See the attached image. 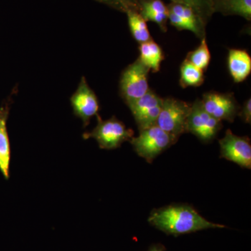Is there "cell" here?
I'll return each mask as SVG.
<instances>
[{
    "instance_id": "cell-1",
    "label": "cell",
    "mask_w": 251,
    "mask_h": 251,
    "mask_svg": "<svg viewBox=\"0 0 251 251\" xmlns=\"http://www.w3.org/2000/svg\"><path fill=\"white\" fill-rule=\"evenodd\" d=\"M150 225L167 235L178 237L208 229L226 228L201 216L187 204H175L153 209L148 218Z\"/></svg>"
},
{
    "instance_id": "cell-2",
    "label": "cell",
    "mask_w": 251,
    "mask_h": 251,
    "mask_svg": "<svg viewBox=\"0 0 251 251\" xmlns=\"http://www.w3.org/2000/svg\"><path fill=\"white\" fill-rule=\"evenodd\" d=\"M178 138L167 133L157 125L140 130L130 143L137 154L151 163L158 155L175 145Z\"/></svg>"
},
{
    "instance_id": "cell-3",
    "label": "cell",
    "mask_w": 251,
    "mask_h": 251,
    "mask_svg": "<svg viewBox=\"0 0 251 251\" xmlns=\"http://www.w3.org/2000/svg\"><path fill=\"white\" fill-rule=\"evenodd\" d=\"M97 122V126L92 131L84 133L82 137L85 140L93 138L98 143L100 149L115 150L134 137V131L127 128L123 122L115 117L103 120L98 115Z\"/></svg>"
},
{
    "instance_id": "cell-4",
    "label": "cell",
    "mask_w": 251,
    "mask_h": 251,
    "mask_svg": "<svg viewBox=\"0 0 251 251\" xmlns=\"http://www.w3.org/2000/svg\"><path fill=\"white\" fill-rule=\"evenodd\" d=\"M191 108V104L184 100L173 97L163 99L156 125L179 139L181 135L186 133V123Z\"/></svg>"
},
{
    "instance_id": "cell-5",
    "label": "cell",
    "mask_w": 251,
    "mask_h": 251,
    "mask_svg": "<svg viewBox=\"0 0 251 251\" xmlns=\"http://www.w3.org/2000/svg\"><path fill=\"white\" fill-rule=\"evenodd\" d=\"M150 69L139 58L126 68L120 80V92L126 105L145 95L149 90L148 76Z\"/></svg>"
},
{
    "instance_id": "cell-6",
    "label": "cell",
    "mask_w": 251,
    "mask_h": 251,
    "mask_svg": "<svg viewBox=\"0 0 251 251\" xmlns=\"http://www.w3.org/2000/svg\"><path fill=\"white\" fill-rule=\"evenodd\" d=\"M222 127V122L204 110L201 100L197 99L191 105L186 123V133H192L202 142L209 143L216 138Z\"/></svg>"
},
{
    "instance_id": "cell-7",
    "label": "cell",
    "mask_w": 251,
    "mask_h": 251,
    "mask_svg": "<svg viewBox=\"0 0 251 251\" xmlns=\"http://www.w3.org/2000/svg\"><path fill=\"white\" fill-rule=\"evenodd\" d=\"M70 102L74 115L82 120L84 128L90 125L92 117L99 115V99L85 77H81L76 90L71 97Z\"/></svg>"
},
{
    "instance_id": "cell-8",
    "label": "cell",
    "mask_w": 251,
    "mask_h": 251,
    "mask_svg": "<svg viewBox=\"0 0 251 251\" xmlns=\"http://www.w3.org/2000/svg\"><path fill=\"white\" fill-rule=\"evenodd\" d=\"M221 157L243 168H251V144L248 137L238 136L227 130L219 140Z\"/></svg>"
},
{
    "instance_id": "cell-9",
    "label": "cell",
    "mask_w": 251,
    "mask_h": 251,
    "mask_svg": "<svg viewBox=\"0 0 251 251\" xmlns=\"http://www.w3.org/2000/svg\"><path fill=\"white\" fill-rule=\"evenodd\" d=\"M163 99L150 90L145 95L128 105L139 130L156 125Z\"/></svg>"
},
{
    "instance_id": "cell-10",
    "label": "cell",
    "mask_w": 251,
    "mask_h": 251,
    "mask_svg": "<svg viewBox=\"0 0 251 251\" xmlns=\"http://www.w3.org/2000/svg\"><path fill=\"white\" fill-rule=\"evenodd\" d=\"M203 107L209 115L222 122H233L239 114L240 107L232 94L207 92L201 100Z\"/></svg>"
},
{
    "instance_id": "cell-11",
    "label": "cell",
    "mask_w": 251,
    "mask_h": 251,
    "mask_svg": "<svg viewBox=\"0 0 251 251\" xmlns=\"http://www.w3.org/2000/svg\"><path fill=\"white\" fill-rule=\"evenodd\" d=\"M168 21L178 30L192 31L198 37H205L206 23L197 13L185 5L171 2L167 5Z\"/></svg>"
},
{
    "instance_id": "cell-12",
    "label": "cell",
    "mask_w": 251,
    "mask_h": 251,
    "mask_svg": "<svg viewBox=\"0 0 251 251\" xmlns=\"http://www.w3.org/2000/svg\"><path fill=\"white\" fill-rule=\"evenodd\" d=\"M12 99L11 97L0 107V172L6 179L9 178L10 162H11V146L7 130Z\"/></svg>"
},
{
    "instance_id": "cell-13",
    "label": "cell",
    "mask_w": 251,
    "mask_h": 251,
    "mask_svg": "<svg viewBox=\"0 0 251 251\" xmlns=\"http://www.w3.org/2000/svg\"><path fill=\"white\" fill-rule=\"evenodd\" d=\"M228 69L234 82H242L251 72V57L247 51L240 49H230L227 59Z\"/></svg>"
},
{
    "instance_id": "cell-14",
    "label": "cell",
    "mask_w": 251,
    "mask_h": 251,
    "mask_svg": "<svg viewBox=\"0 0 251 251\" xmlns=\"http://www.w3.org/2000/svg\"><path fill=\"white\" fill-rule=\"evenodd\" d=\"M139 13L147 22L156 23L163 32L168 30V6L162 0H145Z\"/></svg>"
},
{
    "instance_id": "cell-15",
    "label": "cell",
    "mask_w": 251,
    "mask_h": 251,
    "mask_svg": "<svg viewBox=\"0 0 251 251\" xmlns=\"http://www.w3.org/2000/svg\"><path fill=\"white\" fill-rule=\"evenodd\" d=\"M214 14L238 16L251 20V0H211Z\"/></svg>"
},
{
    "instance_id": "cell-16",
    "label": "cell",
    "mask_w": 251,
    "mask_h": 251,
    "mask_svg": "<svg viewBox=\"0 0 251 251\" xmlns=\"http://www.w3.org/2000/svg\"><path fill=\"white\" fill-rule=\"evenodd\" d=\"M140 60L153 73L159 72L164 59L161 47L154 41H149L140 45Z\"/></svg>"
},
{
    "instance_id": "cell-17",
    "label": "cell",
    "mask_w": 251,
    "mask_h": 251,
    "mask_svg": "<svg viewBox=\"0 0 251 251\" xmlns=\"http://www.w3.org/2000/svg\"><path fill=\"white\" fill-rule=\"evenodd\" d=\"M132 35L140 44L152 40L149 31L147 21L138 11H128L126 13Z\"/></svg>"
},
{
    "instance_id": "cell-18",
    "label": "cell",
    "mask_w": 251,
    "mask_h": 251,
    "mask_svg": "<svg viewBox=\"0 0 251 251\" xmlns=\"http://www.w3.org/2000/svg\"><path fill=\"white\" fill-rule=\"evenodd\" d=\"M204 81V72L185 59L180 69L179 83L183 88L198 87Z\"/></svg>"
},
{
    "instance_id": "cell-19",
    "label": "cell",
    "mask_w": 251,
    "mask_h": 251,
    "mask_svg": "<svg viewBox=\"0 0 251 251\" xmlns=\"http://www.w3.org/2000/svg\"><path fill=\"white\" fill-rule=\"evenodd\" d=\"M186 59L203 72L207 69L211 61V53L206 44L205 37L202 39V41L197 49L187 54Z\"/></svg>"
},
{
    "instance_id": "cell-20",
    "label": "cell",
    "mask_w": 251,
    "mask_h": 251,
    "mask_svg": "<svg viewBox=\"0 0 251 251\" xmlns=\"http://www.w3.org/2000/svg\"><path fill=\"white\" fill-rule=\"evenodd\" d=\"M171 2L183 4L194 10L204 23L210 21L214 14L211 0H171Z\"/></svg>"
},
{
    "instance_id": "cell-21",
    "label": "cell",
    "mask_w": 251,
    "mask_h": 251,
    "mask_svg": "<svg viewBox=\"0 0 251 251\" xmlns=\"http://www.w3.org/2000/svg\"><path fill=\"white\" fill-rule=\"evenodd\" d=\"M110 6L112 9L126 13L128 11H136L139 12L141 5L145 0H95Z\"/></svg>"
},
{
    "instance_id": "cell-22",
    "label": "cell",
    "mask_w": 251,
    "mask_h": 251,
    "mask_svg": "<svg viewBox=\"0 0 251 251\" xmlns=\"http://www.w3.org/2000/svg\"><path fill=\"white\" fill-rule=\"evenodd\" d=\"M239 117L244 120L245 123H251V99H248L245 102L244 105H243L242 108L239 110Z\"/></svg>"
},
{
    "instance_id": "cell-23",
    "label": "cell",
    "mask_w": 251,
    "mask_h": 251,
    "mask_svg": "<svg viewBox=\"0 0 251 251\" xmlns=\"http://www.w3.org/2000/svg\"><path fill=\"white\" fill-rule=\"evenodd\" d=\"M148 251H166V247L161 244H153L149 249Z\"/></svg>"
}]
</instances>
